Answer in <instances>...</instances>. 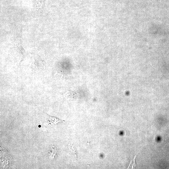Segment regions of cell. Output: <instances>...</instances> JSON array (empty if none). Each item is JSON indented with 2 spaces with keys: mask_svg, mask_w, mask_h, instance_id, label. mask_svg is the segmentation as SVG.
Segmentation results:
<instances>
[{
  "mask_svg": "<svg viewBox=\"0 0 169 169\" xmlns=\"http://www.w3.org/2000/svg\"><path fill=\"white\" fill-rule=\"evenodd\" d=\"M47 114V118L46 120L47 123L52 125L57 124L61 122H64V121L59 119L52 116L48 114Z\"/></svg>",
  "mask_w": 169,
  "mask_h": 169,
  "instance_id": "6da1fadb",
  "label": "cell"
}]
</instances>
